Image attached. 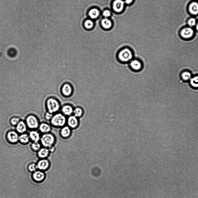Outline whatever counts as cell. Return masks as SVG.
<instances>
[{
    "label": "cell",
    "instance_id": "22",
    "mask_svg": "<svg viewBox=\"0 0 198 198\" xmlns=\"http://www.w3.org/2000/svg\"><path fill=\"white\" fill-rule=\"evenodd\" d=\"M180 76L181 79L185 81L190 80L192 77L191 72L188 71H185L182 72Z\"/></svg>",
    "mask_w": 198,
    "mask_h": 198
},
{
    "label": "cell",
    "instance_id": "34",
    "mask_svg": "<svg viewBox=\"0 0 198 198\" xmlns=\"http://www.w3.org/2000/svg\"><path fill=\"white\" fill-rule=\"evenodd\" d=\"M28 169L30 171H34L36 169V165L34 164H31L29 165L28 167Z\"/></svg>",
    "mask_w": 198,
    "mask_h": 198
},
{
    "label": "cell",
    "instance_id": "18",
    "mask_svg": "<svg viewBox=\"0 0 198 198\" xmlns=\"http://www.w3.org/2000/svg\"><path fill=\"white\" fill-rule=\"evenodd\" d=\"M27 129V125L23 121H20L16 125L17 131L20 133H23Z\"/></svg>",
    "mask_w": 198,
    "mask_h": 198
},
{
    "label": "cell",
    "instance_id": "3",
    "mask_svg": "<svg viewBox=\"0 0 198 198\" xmlns=\"http://www.w3.org/2000/svg\"><path fill=\"white\" fill-rule=\"evenodd\" d=\"M56 140L55 135L51 132L43 134L41 136L40 140L42 145L48 148L54 146Z\"/></svg>",
    "mask_w": 198,
    "mask_h": 198
},
{
    "label": "cell",
    "instance_id": "29",
    "mask_svg": "<svg viewBox=\"0 0 198 198\" xmlns=\"http://www.w3.org/2000/svg\"><path fill=\"white\" fill-rule=\"evenodd\" d=\"M84 26L86 28L90 29L93 27V23L91 20L87 19L85 21Z\"/></svg>",
    "mask_w": 198,
    "mask_h": 198
},
{
    "label": "cell",
    "instance_id": "19",
    "mask_svg": "<svg viewBox=\"0 0 198 198\" xmlns=\"http://www.w3.org/2000/svg\"><path fill=\"white\" fill-rule=\"evenodd\" d=\"M30 138L34 142H38L40 137L39 133L36 131H32L29 133Z\"/></svg>",
    "mask_w": 198,
    "mask_h": 198
},
{
    "label": "cell",
    "instance_id": "12",
    "mask_svg": "<svg viewBox=\"0 0 198 198\" xmlns=\"http://www.w3.org/2000/svg\"><path fill=\"white\" fill-rule=\"evenodd\" d=\"M7 138L8 141L12 143H17L19 140V137L18 134L14 131L8 132L7 134Z\"/></svg>",
    "mask_w": 198,
    "mask_h": 198
},
{
    "label": "cell",
    "instance_id": "8",
    "mask_svg": "<svg viewBox=\"0 0 198 198\" xmlns=\"http://www.w3.org/2000/svg\"><path fill=\"white\" fill-rule=\"evenodd\" d=\"M180 34L181 36L184 39H190L193 36L194 30L190 27H185L181 30Z\"/></svg>",
    "mask_w": 198,
    "mask_h": 198
},
{
    "label": "cell",
    "instance_id": "21",
    "mask_svg": "<svg viewBox=\"0 0 198 198\" xmlns=\"http://www.w3.org/2000/svg\"><path fill=\"white\" fill-rule=\"evenodd\" d=\"M84 113L83 109L81 107H77L74 108L73 115L79 118L82 116Z\"/></svg>",
    "mask_w": 198,
    "mask_h": 198
},
{
    "label": "cell",
    "instance_id": "16",
    "mask_svg": "<svg viewBox=\"0 0 198 198\" xmlns=\"http://www.w3.org/2000/svg\"><path fill=\"white\" fill-rule=\"evenodd\" d=\"M188 10L192 14L196 15L198 13V3L193 2L189 5Z\"/></svg>",
    "mask_w": 198,
    "mask_h": 198
},
{
    "label": "cell",
    "instance_id": "25",
    "mask_svg": "<svg viewBox=\"0 0 198 198\" xmlns=\"http://www.w3.org/2000/svg\"><path fill=\"white\" fill-rule=\"evenodd\" d=\"M190 83L192 87L198 88V75L192 77L190 80Z\"/></svg>",
    "mask_w": 198,
    "mask_h": 198
},
{
    "label": "cell",
    "instance_id": "20",
    "mask_svg": "<svg viewBox=\"0 0 198 198\" xmlns=\"http://www.w3.org/2000/svg\"><path fill=\"white\" fill-rule=\"evenodd\" d=\"M45 176L44 173L40 171H37L35 172L33 175L34 179L37 181H42L44 178Z\"/></svg>",
    "mask_w": 198,
    "mask_h": 198
},
{
    "label": "cell",
    "instance_id": "13",
    "mask_svg": "<svg viewBox=\"0 0 198 198\" xmlns=\"http://www.w3.org/2000/svg\"><path fill=\"white\" fill-rule=\"evenodd\" d=\"M125 2L122 0H115L113 4V8L116 12H121L124 7Z\"/></svg>",
    "mask_w": 198,
    "mask_h": 198
},
{
    "label": "cell",
    "instance_id": "31",
    "mask_svg": "<svg viewBox=\"0 0 198 198\" xmlns=\"http://www.w3.org/2000/svg\"><path fill=\"white\" fill-rule=\"evenodd\" d=\"M53 115V114L47 111L44 114V118L46 120L50 121L52 118Z\"/></svg>",
    "mask_w": 198,
    "mask_h": 198
},
{
    "label": "cell",
    "instance_id": "2",
    "mask_svg": "<svg viewBox=\"0 0 198 198\" xmlns=\"http://www.w3.org/2000/svg\"><path fill=\"white\" fill-rule=\"evenodd\" d=\"M66 117L61 112H57L53 114L50 121L51 126L56 128H61L66 124Z\"/></svg>",
    "mask_w": 198,
    "mask_h": 198
},
{
    "label": "cell",
    "instance_id": "11",
    "mask_svg": "<svg viewBox=\"0 0 198 198\" xmlns=\"http://www.w3.org/2000/svg\"><path fill=\"white\" fill-rule=\"evenodd\" d=\"M129 66L133 70L137 71L142 69L143 65L140 60L135 59H132L129 62Z\"/></svg>",
    "mask_w": 198,
    "mask_h": 198
},
{
    "label": "cell",
    "instance_id": "37",
    "mask_svg": "<svg viewBox=\"0 0 198 198\" xmlns=\"http://www.w3.org/2000/svg\"><path fill=\"white\" fill-rule=\"evenodd\" d=\"M196 28L197 30H198V22L196 25Z\"/></svg>",
    "mask_w": 198,
    "mask_h": 198
},
{
    "label": "cell",
    "instance_id": "4",
    "mask_svg": "<svg viewBox=\"0 0 198 198\" xmlns=\"http://www.w3.org/2000/svg\"><path fill=\"white\" fill-rule=\"evenodd\" d=\"M133 53L132 50L128 48H125L121 49L117 55L119 60L123 63L129 62L132 60Z\"/></svg>",
    "mask_w": 198,
    "mask_h": 198
},
{
    "label": "cell",
    "instance_id": "10",
    "mask_svg": "<svg viewBox=\"0 0 198 198\" xmlns=\"http://www.w3.org/2000/svg\"><path fill=\"white\" fill-rule=\"evenodd\" d=\"M71 129L67 125H65L60 128V134L63 138L66 139L69 138L71 135Z\"/></svg>",
    "mask_w": 198,
    "mask_h": 198
},
{
    "label": "cell",
    "instance_id": "17",
    "mask_svg": "<svg viewBox=\"0 0 198 198\" xmlns=\"http://www.w3.org/2000/svg\"><path fill=\"white\" fill-rule=\"evenodd\" d=\"M49 165L48 161L45 159H43L39 161L37 164V167L40 170H45L47 169Z\"/></svg>",
    "mask_w": 198,
    "mask_h": 198
},
{
    "label": "cell",
    "instance_id": "5",
    "mask_svg": "<svg viewBox=\"0 0 198 198\" xmlns=\"http://www.w3.org/2000/svg\"><path fill=\"white\" fill-rule=\"evenodd\" d=\"M26 125L31 129H36L39 127V123L38 119L33 115L28 116L26 120Z\"/></svg>",
    "mask_w": 198,
    "mask_h": 198
},
{
    "label": "cell",
    "instance_id": "27",
    "mask_svg": "<svg viewBox=\"0 0 198 198\" xmlns=\"http://www.w3.org/2000/svg\"><path fill=\"white\" fill-rule=\"evenodd\" d=\"M7 54L9 56L11 57H15L17 55V51L14 48H10L8 50Z\"/></svg>",
    "mask_w": 198,
    "mask_h": 198
},
{
    "label": "cell",
    "instance_id": "15",
    "mask_svg": "<svg viewBox=\"0 0 198 198\" xmlns=\"http://www.w3.org/2000/svg\"><path fill=\"white\" fill-rule=\"evenodd\" d=\"M50 153L48 148L43 147L38 151L37 154L38 156L40 158L44 159L47 157Z\"/></svg>",
    "mask_w": 198,
    "mask_h": 198
},
{
    "label": "cell",
    "instance_id": "1",
    "mask_svg": "<svg viewBox=\"0 0 198 198\" xmlns=\"http://www.w3.org/2000/svg\"><path fill=\"white\" fill-rule=\"evenodd\" d=\"M45 105L47 111L53 114L58 112L61 107L60 102L53 97L48 98L46 100Z\"/></svg>",
    "mask_w": 198,
    "mask_h": 198
},
{
    "label": "cell",
    "instance_id": "32",
    "mask_svg": "<svg viewBox=\"0 0 198 198\" xmlns=\"http://www.w3.org/2000/svg\"><path fill=\"white\" fill-rule=\"evenodd\" d=\"M188 24L190 27H192L196 25V20L194 18L190 19L188 21Z\"/></svg>",
    "mask_w": 198,
    "mask_h": 198
},
{
    "label": "cell",
    "instance_id": "35",
    "mask_svg": "<svg viewBox=\"0 0 198 198\" xmlns=\"http://www.w3.org/2000/svg\"><path fill=\"white\" fill-rule=\"evenodd\" d=\"M48 148L50 153L53 152L55 150V148L54 146H52Z\"/></svg>",
    "mask_w": 198,
    "mask_h": 198
},
{
    "label": "cell",
    "instance_id": "33",
    "mask_svg": "<svg viewBox=\"0 0 198 198\" xmlns=\"http://www.w3.org/2000/svg\"><path fill=\"white\" fill-rule=\"evenodd\" d=\"M110 12L108 10H105L103 12V15L104 17L107 18L111 15Z\"/></svg>",
    "mask_w": 198,
    "mask_h": 198
},
{
    "label": "cell",
    "instance_id": "23",
    "mask_svg": "<svg viewBox=\"0 0 198 198\" xmlns=\"http://www.w3.org/2000/svg\"><path fill=\"white\" fill-rule=\"evenodd\" d=\"M102 26L105 29H109L112 26V22L110 20L107 18L103 19L101 21Z\"/></svg>",
    "mask_w": 198,
    "mask_h": 198
},
{
    "label": "cell",
    "instance_id": "38",
    "mask_svg": "<svg viewBox=\"0 0 198 198\" xmlns=\"http://www.w3.org/2000/svg\"><path fill=\"white\" fill-rule=\"evenodd\" d=\"M3 55V54L0 51V58Z\"/></svg>",
    "mask_w": 198,
    "mask_h": 198
},
{
    "label": "cell",
    "instance_id": "26",
    "mask_svg": "<svg viewBox=\"0 0 198 198\" xmlns=\"http://www.w3.org/2000/svg\"><path fill=\"white\" fill-rule=\"evenodd\" d=\"M29 136L27 134H23L19 136V140L22 143L26 144L29 141Z\"/></svg>",
    "mask_w": 198,
    "mask_h": 198
},
{
    "label": "cell",
    "instance_id": "6",
    "mask_svg": "<svg viewBox=\"0 0 198 198\" xmlns=\"http://www.w3.org/2000/svg\"><path fill=\"white\" fill-rule=\"evenodd\" d=\"M66 124L71 129H74L79 126V118L72 115L66 118Z\"/></svg>",
    "mask_w": 198,
    "mask_h": 198
},
{
    "label": "cell",
    "instance_id": "24",
    "mask_svg": "<svg viewBox=\"0 0 198 198\" xmlns=\"http://www.w3.org/2000/svg\"><path fill=\"white\" fill-rule=\"evenodd\" d=\"M100 14L99 10L95 8L91 9L89 12V15L90 17L92 19H95L97 18Z\"/></svg>",
    "mask_w": 198,
    "mask_h": 198
},
{
    "label": "cell",
    "instance_id": "36",
    "mask_svg": "<svg viewBox=\"0 0 198 198\" xmlns=\"http://www.w3.org/2000/svg\"><path fill=\"white\" fill-rule=\"evenodd\" d=\"M133 0H125V3L127 4H129L132 2Z\"/></svg>",
    "mask_w": 198,
    "mask_h": 198
},
{
    "label": "cell",
    "instance_id": "7",
    "mask_svg": "<svg viewBox=\"0 0 198 198\" xmlns=\"http://www.w3.org/2000/svg\"><path fill=\"white\" fill-rule=\"evenodd\" d=\"M73 89L71 85L67 83L63 84L61 89L62 95L65 97H69L72 94Z\"/></svg>",
    "mask_w": 198,
    "mask_h": 198
},
{
    "label": "cell",
    "instance_id": "30",
    "mask_svg": "<svg viewBox=\"0 0 198 198\" xmlns=\"http://www.w3.org/2000/svg\"><path fill=\"white\" fill-rule=\"evenodd\" d=\"M20 121V119L19 118L14 117L11 119L10 122L12 125L15 126L17 125Z\"/></svg>",
    "mask_w": 198,
    "mask_h": 198
},
{
    "label": "cell",
    "instance_id": "9",
    "mask_svg": "<svg viewBox=\"0 0 198 198\" xmlns=\"http://www.w3.org/2000/svg\"><path fill=\"white\" fill-rule=\"evenodd\" d=\"M74 108L70 104L64 105L61 107V113L66 116H69L73 115Z\"/></svg>",
    "mask_w": 198,
    "mask_h": 198
},
{
    "label": "cell",
    "instance_id": "14",
    "mask_svg": "<svg viewBox=\"0 0 198 198\" xmlns=\"http://www.w3.org/2000/svg\"><path fill=\"white\" fill-rule=\"evenodd\" d=\"M38 127L39 131L43 134L50 132L51 130V124L46 122H43L39 124Z\"/></svg>",
    "mask_w": 198,
    "mask_h": 198
},
{
    "label": "cell",
    "instance_id": "28",
    "mask_svg": "<svg viewBox=\"0 0 198 198\" xmlns=\"http://www.w3.org/2000/svg\"><path fill=\"white\" fill-rule=\"evenodd\" d=\"M31 147L34 151H38L41 148V145L38 142H34L31 144Z\"/></svg>",
    "mask_w": 198,
    "mask_h": 198
}]
</instances>
